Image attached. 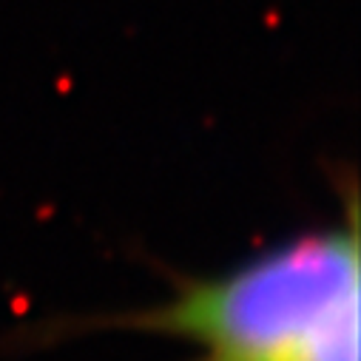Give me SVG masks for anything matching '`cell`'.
I'll return each instance as SVG.
<instances>
[{
	"mask_svg": "<svg viewBox=\"0 0 361 361\" xmlns=\"http://www.w3.org/2000/svg\"><path fill=\"white\" fill-rule=\"evenodd\" d=\"M355 191L344 225L310 231L231 274L183 279L159 307L117 316L191 341V361H358Z\"/></svg>",
	"mask_w": 361,
	"mask_h": 361,
	"instance_id": "cell-1",
	"label": "cell"
}]
</instances>
